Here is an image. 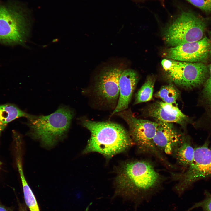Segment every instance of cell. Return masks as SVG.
Instances as JSON below:
<instances>
[{"label": "cell", "mask_w": 211, "mask_h": 211, "mask_svg": "<svg viewBox=\"0 0 211 211\" xmlns=\"http://www.w3.org/2000/svg\"><path fill=\"white\" fill-rule=\"evenodd\" d=\"M163 180L150 161L128 162L121 167L117 176L115 196L131 202L136 209L160 190Z\"/></svg>", "instance_id": "6da1fadb"}, {"label": "cell", "mask_w": 211, "mask_h": 211, "mask_svg": "<svg viewBox=\"0 0 211 211\" xmlns=\"http://www.w3.org/2000/svg\"><path fill=\"white\" fill-rule=\"evenodd\" d=\"M81 123L91 133L84 153L98 152L110 157L124 151L132 144L130 135L120 125L87 119L83 120Z\"/></svg>", "instance_id": "7a4b0ae2"}, {"label": "cell", "mask_w": 211, "mask_h": 211, "mask_svg": "<svg viewBox=\"0 0 211 211\" xmlns=\"http://www.w3.org/2000/svg\"><path fill=\"white\" fill-rule=\"evenodd\" d=\"M73 116V111L65 106L49 115L35 116L28 119L29 134L45 146L52 147L65 136Z\"/></svg>", "instance_id": "3957f363"}, {"label": "cell", "mask_w": 211, "mask_h": 211, "mask_svg": "<svg viewBox=\"0 0 211 211\" xmlns=\"http://www.w3.org/2000/svg\"><path fill=\"white\" fill-rule=\"evenodd\" d=\"M206 26L201 17L190 10L183 11L167 28L164 40L172 47L197 41L204 37Z\"/></svg>", "instance_id": "277c9868"}, {"label": "cell", "mask_w": 211, "mask_h": 211, "mask_svg": "<svg viewBox=\"0 0 211 211\" xmlns=\"http://www.w3.org/2000/svg\"><path fill=\"white\" fill-rule=\"evenodd\" d=\"M162 67L169 80L181 87L190 89L203 84L208 74L203 63L181 61L164 59Z\"/></svg>", "instance_id": "5b68a950"}, {"label": "cell", "mask_w": 211, "mask_h": 211, "mask_svg": "<svg viewBox=\"0 0 211 211\" xmlns=\"http://www.w3.org/2000/svg\"><path fill=\"white\" fill-rule=\"evenodd\" d=\"M117 113L127 123L130 136L138 148L144 152L154 155L166 166L168 165L169 162L156 148L153 142L157 122L137 118L129 110Z\"/></svg>", "instance_id": "8992f818"}, {"label": "cell", "mask_w": 211, "mask_h": 211, "mask_svg": "<svg viewBox=\"0 0 211 211\" xmlns=\"http://www.w3.org/2000/svg\"><path fill=\"white\" fill-rule=\"evenodd\" d=\"M29 27L21 10L0 6V42L23 45L29 36Z\"/></svg>", "instance_id": "52a82bcc"}, {"label": "cell", "mask_w": 211, "mask_h": 211, "mask_svg": "<svg viewBox=\"0 0 211 211\" xmlns=\"http://www.w3.org/2000/svg\"><path fill=\"white\" fill-rule=\"evenodd\" d=\"M207 141L194 149L193 161L186 170L177 176L178 182L174 187L181 196L199 180L211 177V148Z\"/></svg>", "instance_id": "ba28073f"}, {"label": "cell", "mask_w": 211, "mask_h": 211, "mask_svg": "<svg viewBox=\"0 0 211 211\" xmlns=\"http://www.w3.org/2000/svg\"><path fill=\"white\" fill-rule=\"evenodd\" d=\"M165 54L168 59L203 63L211 58V39L205 36L198 41L170 48Z\"/></svg>", "instance_id": "9c48e42d"}, {"label": "cell", "mask_w": 211, "mask_h": 211, "mask_svg": "<svg viewBox=\"0 0 211 211\" xmlns=\"http://www.w3.org/2000/svg\"><path fill=\"white\" fill-rule=\"evenodd\" d=\"M122 71L119 68L108 67L102 70L97 77L95 92L109 104L117 105L119 94V80Z\"/></svg>", "instance_id": "30bf717a"}, {"label": "cell", "mask_w": 211, "mask_h": 211, "mask_svg": "<svg viewBox=\"0 0 211 211\" xmlns=\"http://www.w3.org/2000/svg\"><path fill=\"white\" fill-rule=\"evenodd\" d=\"M156 122L158 125L153 139V143L159 151L171 154L186 137L176 129L172 123Z\"/></svg>", "instance_id": "8fae6325"}, {"label": "cell", "mask_w": 211, "mask_h": 211, "mask_svg": "<svg viewBox=\"0 0 211 211\" xmlns=\"http://www.w3.org/2000/svg\"><path fill=\"white\" fill-rule=\"evenodd\" d=\"M146 115L156 121L176 123L185 125L189 121L188 116L183 113L176 104L156 101L149 105L145 110Z\"/></svg>", "instance_id": "7c38bea8"}, {"label": "cell", "mask_w": 211, "mask_h": 211, "mask_svg": "<svg viewBox=\"0 0 211 211\" xmlns=\"http://www.w3.org/2000/svg\"><path fill=\"white\" fill-rule=\"evenodd\" d=\"M139 80L137 73L127 69L122 71L119 82V97L116 106L112 115L126 110Z\"/></svg>", "instance_id": "4fadbf2b"}, {"label": "cell", "mask_w": 211, "mask_h": 211, "mask_svg": "<svg viewBox=\"0 0 211 211\" xmlns=\"http://www.w3.org/2000/svg\"><path fill=\"white\" fill-rule=\"evenodd\" d=\"M35 116L23 111L14 104H0V136L7 125L12 121L20 117L29 119Z\"/></svg>", "instance_id": "5bb4252c"}, {"label": "cell", "mask_w": 211, "mask_h": 211, "mask_svg": "<svg viewBox=\"0 0 211 211\" xmlns=\"http://www.w3.org/2000/svg\"><path fill=\"white\" fill-rule=\"evenodd\" d=\"M194 149L190 140L186 138L183 142L173 153L179 165L187 168L190 165L194 157Z\"/></svg>", "instance_id": "9a60e30c"}, {"label": "cell", "mask_w": 211, "mask_h": 211, "mask_svg": "<svg viewBox=\"0 0 211 211\" xmlns=\"http://www.w3.org/2000/svg\"><path fill=\"white\" fill-rule=\"evenodd\" d=\"M22 182L25 205L30 211H40L36 198L25 177L23 169L18 170Z\"/></svg>", "instance_id": "2e32d148"}, {"label": "cell", "mask_w": 211, "mask_h": 211, "mask_svg": "<svg viewBox=\"0 0 211 211\" xmlns=\"http://www.w3.org/2000/svg\"><path fill=\"white\" fill-rule=\"evenodd\" d=\"M155 82L154 77L150 76L147 78L136 94L135 104L146 102L152 99Z\"/></svg>", "instance_id": "e0dca14e"}, {"label": "cell", "mask_w": 211, "mask_h": 211, "mask_svg": "<svg viewBox=\"0 0 211 211\" xmlns=\"http://www.w3.org/2000/svg\"><path fill=\"white\" fill-rule=\"evenodd\" d=\"M179 95L178 89L173 84H170L162 86L154 96L161 99L165 103L176 104Z\"/></svg>", "instance_id": "ac0fdd59"}, {"label": "cell", "mask_w": 211, "mask_h": 211, "mask_svg": "<svg viewBox=\"0 0 211 211\" xmlns=\"http://www.w3.org/2000/svg\"><path fill=\"white\" fill-rule=\"evenodd\" d=\"M200 207L203 211H211V194L206 192L205 197L202 201L195 203L191 207L186 211H190L192 210Z\"/></svg>", "instance_id": "d6986e66"}, {"label": "cell", "mask_w": 211, "mask_h": 211, "mask_svg": "<svg viewBox=\"0 0 211 211\" xmlns=\"http://www.w3.org/2000/svg\"><path fill=\"white\" fill-rule=\"evenodd\" d=\"M207 13H211V0H186Z\"/></svg>", "instance_id": "ffe728a7"}, {"label": "cell", "mask_w": 211, "mask_h": 211, "mask_svg": "<svg viewBox=\"0 0 211 211\" xmlns=\"http://www.w3.org/2000/svg\"><path fill=\"white\" fill-rule=\"evenodd\" d=\"M208 68V74L207 78L203 84L202 87L204 91L211 96V64Z\"/></svg>", "instance_id": "44dd1931"}, {"label": "cell", "mask_w": 211, "mask_h": 211, "mask_svg": "<svg viewBox=\"0 0 211 211\" xmlns=\"http://www.w3.org/2000/svg\"><path fill=\"white\" fill-rule=\"evenodd\" d=\"M18 211H28L26 205L18 202Z\"/></svg>", "instance_id": "7402d4cb"}, {"label": "cell", "mask_w": 211, "mask_h": 211, "mask_svg": "<svg viewBox=\"0 0 211 211\" xmlns=\"http://www.w3.org/2000/svg\"><path fill=\"white\" fill-rule=\"evenodd\" d=\"M0 211H13L9 208L6 207L0 204Z\"/></svg>", "instance_id": "603a6c76"}, {"label": "cell", "mask_w": 211, "mask_h": 211, "mask_svg": "<svg viewBox=\"0 0 211 211\" xmlns=\"http://www.w3.org/2000/svg\"><path fill=\"white\" fill-rule=\"evenodd\" d=\"M1 162H0V166L1 165Z\"/></svg>", "instance_id": "cb8c5ba5"}]
</instances>
